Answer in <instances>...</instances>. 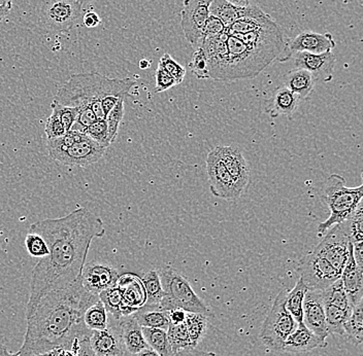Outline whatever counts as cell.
I'll list each match as a JSON object with an SVG mask.
<instances>
[{"label": "cell", "instance_id": "6da1fadb", "mask_svg": "<svg viewBox=\"0 0 363 356\" xmlns=\"http://www.w3.org/2000/svg\"><path fill=\"white\" fill-rule=\"evenodd\" d=\"M29 232L44 238L49 255L33 268L26 318L45 294L67 289L81 277L91 243L106 235V228L101 217L79 207L59 219L35 222Z\"/></svg>", "mask_w": 363, "mask_h": 356}, {"label": "cell", "instance_id": "7a4b0ae2", "mask_svg": "<svg viewBox=\"0 0 363 356\" xmlns=\"http://www.w3.org/2000/svg\"><path fill=\"white\" fill-rule=\"evenodd\" d=\"M99 300L97 294L84 289L81 277L67 289L55 290L40 299L27 318L21 356H34L54 349L72 350L77 339L90 337L84 323L86 310Z\"/></svg>", "mask_w": 363, "mask_h": 356}, {"label": "cell", "instance_id": "3957f363", "mask_svg": "<svg viewBox=\"0 0 363 356\" xmlns=\"http://www.w3.org/2000/svg\"><path fill=\"white\" fill-rule=\"evenodd\" d=\"M135 85V79L130 78L111 79L97 72L74 74L58 90L53 103L68 108H90L97 120H106L101 101L108 96L126 98Z\"/></svg>", "mask_w": 363, "mask_h": 356}, {"label": "cell", "instance_id": "277c9868", "mask_svg": "<svg viewBox=\"0 0 363 356\" xmlns=\"http://www.w3.org/2000/svg\"><path fill=\"white\" fill-rule=\"evenodd\" d=\"M363 185L349 188L339 174H331L324 183L322 199L329 209V217L318 226V234L323 236L335 224L347 221L362 201Z\"/></svg>", "mask_w": 363, "mask_h": 356}, {"label": "cell", "instance_id": "5b68a950", "mask_svg": "<svg viewBox=\"0 0 363 356\" xmlns=\"http://www.w3.org/2000/svg\"><path fill=\"white\" fill-rule=\"evenodd\" d=\"M161 285L164 290V297L159 307L170 311L182 309L185 312L201 313L206 316H214L210 308L195 294L188 279L176 270L165 268L161 270Z\"/></svg>", "mask_w": 363, "mask_h": 356}, {"label": "cell", "instance_id": "8992f818", "mask_svg": "<svg viewBox=\"0 0 363 356\" xmlns=\"http://www.w3.org/2000/svg\"><path fill=\"white\" fill-rule=\"evenodd\" d=\"M226 44L228 47V67L225 81L256 78L272 63L271 59L248 47L235 35L229 34Z\"/></svg>", "mask_w": 363, "mask_h": 356}, {"label": "cell", "instance_id": "52a82bcc", "mask_svg": "<svg viewBox=\"0 0 363 356\" xmlns=\"http://www.w3.org/2000/svg\"><path fill=\"white\" fill-rule=\"evenodd\" d=\"M287 292L286 289L279 292L261 328V341L272 350L283 351L286 339L294 332L298 324L286 308Z\"/></svg>", "mask_w": 363, "mask_h": 356}, {"label": "cell", "instance_id": "ba28073f", "mask_svg": "<svg viewBox=\"0 0 363 356\" xmlns=\"http://www.w3.org/2000/svg\"><path fill=\"white\" fill-rule=\"evenodd\" d=\"M82 11V0H42L40 19L51 33H63L76 24Z\"/></svg>", "mask_w": 363, "mask_h": 356}, {"label": "cell", "instance_id": "9c48e42d", "mask_svg": "<svg viewBox=\"0 0 363 356\" xmlns=\"http://www.w3.org/2000/svg\"><path fill=\"white\" fill-rule=\"evenodd\" d=\"M352 246L347 221L335 224L323 235V239L314 249L315 253L323 256L333 267L342 274L346 266Z\"/></svg>", "mask_w": 363, "mask_h": 356}, {"label": "cell", "instance_id": "30bf717a", "mask_svg": "<svg viewBox=\"0 0 363 356\" xmlns=\"http://www.w3.org/2000/svg\"><path fill=\"white\" fill-rule=\"evenodd\" d=\"M297 272L308 289H326L340 278L333 265L314 251L301 258Z\"/></svg>", "mask_w": 363, "mask_h": 356}, {"label": "cell", "instance_id": "8fae6325", "mask_svg": "<svg viewBox=\"0 0 363 356\" xmlns=\"http://www.w3.org/2000/svg\"><path fill=\"white\" fill-rule=\"evenodd\" d=\"M213 0H184L181 27L186 40L193 47H201Z\"/></svg>", "mask_w": 363, "mask_h": 356}, {"label": "cell", "instance_id": "7c38bea8", "mask_svg": "<svg viewBox=\"0 0 363 356\" xmlns=\"http://www.w3.org/2000/svg\"><path fill=\"white\" fill-rule=\"evenodd\" d=\"M106 151V147L93 142L85 134L79 142H74L67 149L50 154V156L67 166L85 168L99 162Z\"/></svg>", "mask_w": 363, "mask_h": 356}, {"label": "cell", "instance_id": "4fadbf2b", "mask_svg": "<svg viewBox=\"0 0 363 356\" xmlns=\"http://www.w3.org/2000/svg\"><path fill=\"white\" fill-rule=\"evenodd\" d=\"M206 172L210 179L211 193L215 197L224 200L233 201L242 196L215 149H212L206 156Z\"/></svg>", "mask_w": 363, "mask_h": 356}, {"label": "cell", "instance_id": "5bb4252c", "mask_svg": "<svg viewBox=\"0 0 363 356\" xmlns=\"http://www.w3.org/2000/svg\"><path fill=\"white\" fill-rule=\"evenodd\" d=\"M303 323L320 339L329 335L324 311L323 290L308 289L303 303Z\"/></svg>", "mask_w": 363, "mask_h": 356}, {"label": "cell", "instance_id": "9a60e30c", "mask_svg": "<svg viewBox=\"0 0 363 356\" xmlns=\"http://www.w3.org/2000/svg\"><path fill=\"white\" fill-rule=\"evenodd\" d=\"M228 31L214 38L203 40L201 47L208 59L210 79L217 81H225L228 67Z\"/></svg>", "mask_w": 363, "mask_h": 356}, {"label": "cell", "instance_id": "2e32d148", "mask_svg": "<svg viewBox=\"0 0 363 356\" xmlns=\"http://www.w3.org/2000/svg\"><path fill=\"white\" fill-rule=\"evenodd\" d=\"M214 149L230 174L238 192L244 194L249 185L250 167L242 151L233 145H219Z\"/></svg>", "mask_w": 363, "mask_h": 356}, {"label": "cell", "instance_id": "e0dca14e", "mask_svg": "<svg viewBox=\"0 0 363 356\" xmlns=\"http://www.w3.org/2000/svg\"><path fill=\"white\" fill-rule=\"evenodd\" d=\"M118 278L119 273L115 268L96 260L85 264L81 275L84 289L97 296L102 290L117 285Z\"/></svg>", "mask_w": 363, "mask_h": 356}, {"label": "cell", "instance_id": "ac0fdd59", "mask_svg": "<svg viewBox=\"0 0 363 356\" xmlns=\"http://www.w3.org/2000/svg\"><path fill=\"white\" fill-rule=\"evenodd\" d=\"M335 58L333 51L322 54H311L298 52L295 54V68H301L310 72L317 81L328 83L333 79L335 70Z\"/></svg>", "mask_w": 363, "mask_h": 356}, {"label": "cell", "instance_id": "d6986e66", "mask_svg": "<svg viewBox=\"0 0 363 356\" xmlns=\"http://www.w3.org/2000/svg\"><path fill=\"white\" fill-rule=\"evenodd\" d=\"M89 345L96 356H126V349L122 341L119 323L113 324L108 321L106 330L92 331Z\"/></svg>", "mask_w": 363, "mask_h": 356}, {"label": "cell", "instance_id": "ffe728a7", "mask_svg": "<svg viewBox=\"0 0 363 356\" xmlns=\"http://www.w3.org/2000/svg\"><path fill=\"white\" fill-rule=\"evenodd\" d=\"M335 44L330 33H317L313 31H303L295 36L294 40L287 45L290 53L306 52L311 54H322L333 51Z\"/></svg>", "mask_w": 363, "mask_h": 356}, {"label": "cell", "instance_id": "44dd1931", "mask_svg": "<svg viewBox=\"0 0 363 356\" xmlns=\"http://www.w3.org/2000/svg\"><path fill=\"white\" fill-rule=\"evenodd\" d=\"M362 271L363 268L356 264L353 255V246H351L346 266L340 274V280L352 308L355 307L360 301H362Z\"/></svg>", "mask_w": 363, "mask_h": 356}, {"label": "cell", "instance_id": "7402d4cb", "mask_svg": "<svg viewBox=\"0 0 363 356\" xmlns=\"http://www.w3.org/2000/svg\"><path fill=\"white\" fill-rule=\"evenodd\" d=\"M301 98L285 86L277 88L269 101H265L264 112L271 117H291L298 108Z\"/></svg>", "mask_w": 363, "mask_h": 356}, {"label": "cell", "instance_id": "603a6c76", "mask_svg": "<svg viewBox=\"0 0 363 356\" xmlns=\"http://www.w3.org/2000/svg\"><path fill=\"white\" fill-rule=\"evenodd\" d=\"M326 346L328 341H323L318 338L303 323H301L297 324L294 332L286 339L283 351L289 353H303L316 348H325Z\"/></svg>", "mask_w": 363, "mask_h": 356}, {"label": "cell", "instance_id": "cb8c5ba5", "mask_svg": "<svg viewBox=\"0 0 363 356\" xmlns=\"http://www.w3.org/2000/svg\"><path fill=\"white\" fill-rule=\"evenodd\" d=\"M274 22L276 21L271 16L261 10L259 6L250 4L247 8H244L242 17L227 28V31L230 35L246 34L253 33L262 27L269 26Z\"/></svg>", "mask_w": 363, "mask_h": 356}, {"label": "cell", "instance_id": "d4e9b609", "mask_svg": "<svg viewBox=\"0 0 363 356\" xmlns=\"http://www.w3.org/2000/svg\"><path fill=\"white\" fill-rule=\"evenodd\" d=\"M118 321H119L122 341L129 355H135L144 349L150 348L143 334L142 326L138 323L133 314L123 316Z\"/></svg>", "mask_w": 363, "mask_h": 356}, {"label": "cell", "instance_id": "484cf974", "mask_svg": "<svg viewBox=\"0 0 363 356\" xmlns=\"http://www.w3.org/2000/svg\"><path fill=\"white\" fill-rule=\"evenodd\" d=\"M118 289L121 292L122 298L127 307L136 310L146 304V292L142 279L133 274H124L119 276L117 281Z\"/></svg>", "mask_w": 363, "mask_h": 356}, {"label": "cell", "instance_id": "4316f807", "mask_svg": "<svg viewBox=\"0 0 363 356\" xmlns=\"http://www.w3.org/2000/svg\"><path fill=\"white\" fill-rule=\"evenodd\" d=\"M133 315L142 328L167 331L170 324L169 311L163 310L159 306H142Z\"/></svg>", "mask_w": 363, "mask_h": 356}, {"label": "cell", "instance_id": "83f0119b", "mask_svg": "<svg viewBox=\"0 0 363 356\" xmlns=\"http://www.w3.org/2000/svg\"><path fill=\"white\" fill-rule=\"evenodd\" d=\"M315 84H316V79L314 76L301 68H294L284 78V86L298 95L301 101L306 99L312 93Z\"/></svg>", "mask_w": 363, "mask_h": 356}, {"label": "cell", "instance_id": "f1b7e54d", "mask_svg": "<svg viewBox=\"0 0 363 356\" xmlns=\"http://www.w3.org/2000/svg\"><path fill=\"white\" fill-rule=\"evenodd\" d=\"M99 298L108 314L112 315L113 321H119L122 317L135 312V310L125 305L121 292L118 289L117 285L102 290L99 294Z\"/></svg>", "mask_w": 363, "mask_h": 356}, {"label": "cell", "instance_id": "f546056e", "mask_svg": "<svg viewBox=\"0 0 363 356\" xmlns=\"http://www.w3.org/2000/svg\"><path fill=\"white\" fill-rule=\"evenodd\" d=\"M360 301L352 310L351 315L344 324V335L353 345L358 346L363 341V308Z\"/></svg>", "mask_w": 363, "mask_h": 356}, {"label": "cell", "instance_id": "4dcf8cb0", "mask_svg": "<svg viewBox=\"0 0 363 356\" xmlns=\"http://www.w3.org/2000/svg\"><path fill=\"white\" fill-rule=\"evenodd\" d=\"M210 15L218 18L226 28H229L244 15V8H238L226 0H213L210 6Z\"/></svg>", "mask_w": 363, "mask_h": 356}, {"label": "cell", "instance_id": "1f68e13d", "mask_svg": "<svg viewBox=\"0 0 363 356\" xmlns=\"http://www.w3.org/2000/svg\"><path fill=\"white\" fill-rule=\"evenodd\" d=\"M306 292L308 287L301 278H299L294 289L290 292L288 290L286 297V308L297 323H303V303Z\"/></svg>", "mask_w": 363, "mask_h": 356}, {"label": "cell", "instance_id": "d6a6232c", "mask_svg": "<svg viewBox=\"0 0 363 356\" xmlns=\"http://www.w3.org/2000/svg\"><path fill=\"white\" fill-rule=\"evenodd\" d=\"M142 330L150 348L153 349L160 356H174L167 331L153 328H142Z\"/></svg>", "mask_w": 363, "mask_h": 356}, {"label": "cell", "instance_id": "836d02e7", "mask_svg": "<svg viewBox=\"0 0 363 356\" xmlns=\"http://www.w3.org/2000/svg\"><path fill=\"white\" fill-rule=\"evenodd\" d=\"M143 285L146 292V304L147 306H159L163 297L164 290L161 285L160 277L156 270L147 272L142 277Z\"/></svg>", "mask_w": 363, "mask_h": 356}, {"label": "cell", "instance_id": "e575fe53", "mask_svg": "<svg viewBox=\"0 0 363 356\" xmlns=\"http://www.w3.org/2000/svg\"><path fill=\"white\" fill-rule=\"evenodd\" d=\"M186 326L192 347H196L203 339L208 330V316L201 313H186Z\"/></svg>", "mask_w": 363, "mask_h": 356}, {"label": "cell", "instance_id": "d590c367", "mask_svg": "<svg viewBox=\"0 0 363 356\" xmlns=\"http://www.w3.org/2000/svg\"><path fill=\"white\" fill-rule=\"evenodd\" d=\"M324 311H325L329 335H344V324L350 316L351 313L344 311L337 306L325 301H324Z\"/></svg>", "mask_w": 363, "mask_h": 356}, {"label": "cell", "instance_id": "8d00e7d4", "mask_svg": "<svg viewBox=\"0 0 363 356\" xmlns=\"http://www.w3.org/2000/svg\"><path fill=\"white\" fill-rule=\"evenodd\" d=\"M108 321V312L99 300L91 305L84 314V323L90 331L106 330Z\"/></svg>", "mask_w": 363, "mask_h": 356}, {"label": "cell", "instance_id": "74e56055", "mask_svg": "<svg viewBox=\"0 0 363 356\" xmlns=\"http://www.w3.org/2000/svg\"><path fill=\"white\" fill-rule=\"evenodd\" d=\"M167 334L174 355L182 350V349L192 347L185 321L179 324L170 323L169 328H167Z\"/></svg>", "mask_w": 363, "mask_h": 356}, {"label": "cell", "instance_id": "f35d334b", "mask_svg": "<svg viewBox=\"0 0 363 356\" xmlns=\"http://www.w3.org/2000/svg\"><path fill=\"white\" fill-rule=\"evenodd\" d=\"M323 298L324 301L337 306V307L344 310V311L351 313L352 310H353L350 303H349L348 297H347L346 292H345L344 287H342L340 278L337 279L328 289H323Z\"/></svg>", "mask_w": 363, "mask_h": 356}, {"label": "cell", "instance_id": "ab89813d", "mask_svg": "<svg viewBox=\"0 0 363 356\" xmlns=\"http://www.w3.org/2000/svg\"><path fill=\"white\" fill-rule=\"evenodd\" d=\"M85 134L93 142L101 145V147H106V149H108L112 144L110 136H108L106 120H97L96 122H93L91 126L88 127Z\"/></svg>", "mask_w": 363, "mask_h": 356}, {"label": "cell", "instance_id": "60d3db41", "mask_svg": "<svg viewBox=\"0 0 363 356\" xmlns=\"http://www.w3.org/2000/svg\"><path fill=\"white\" fill-rule=\"evenodd\" d=\"M27 253L33 258H43L49 255V247L44 238L36 233L29 232L25 238Z\"/></svg>", "mask_w": 363, "mask_h": 356}, {"label": "cell", "instance_id": "b9f144b4", "mask_svg": "<svg viewBox=\"0 0 363 356\" xmlns=\"http://www.w3.org/2000/svg\"><path fill=\"white\" fill-rule=\"evenodd\" d=\"M124 101L120 99L115 108L111 110L110 113L106 115V122H108V136H110L111 142H115L117 138L118 132H119L120 124L124 117Z\"/></svg>", "mask_w": 363, "mask_h": 356}, {"label": "cell", "instance_id": "7bdbcfd3", "mask_svg": "<svg viewBox=\"0 0 363 356\" xmlns=\"http://www.w3.org/2000/svg\"><path fill=\"white\" fill-rule=\"evenodd\" d=\"M158 67L164 69L174 79L177 85H180V84L183 83L186 76L185 67H182L180 63L174 60L169 54H164V55L161 57Z\"/></svg>", "mask_w": 363, "mask_h": 356}, {"label": "cell", "instance_id": "ee69618b", "mask_svg": "<svg viewBox=\"0 0 363 356\" xmlns=\"http://www.w3.org/2000/svg\"><path fill=\"white\" fill-rule=\"evenodd\" d=\"M189 67L192 74L199 79H210V72H208V59L206 53L201 47H199L192 55L191 61L189 62Z\"/></svg>", "mask_w": 363, "mask_h": 356}, {"label": "cell", "instance_id": "f6af8a7d", "mask_svg": "<svg viewBox=\"0 0 363 356\" xmlns=\"http://www.w3.org/2000/svg\"><path fill=\"white\" fill-rule=\"evenodd\" d=\"M52 110L58 113L59 119L62 122L67 132L69 131L72 129V125L76 122L77 117H78L79 108H68V106L52 103Z\"/></svg>", "mask_w": 363, "mask_h": 356}, {"label": "cell", "instance_id": "bcb514c9", "mask_svg": "<svg viewBox=\"0 0 363 356\" xmlns=\"http://www.w3.org/2000/svg\"><path fill=\"white\" fill-rule=\"evenodd\" d=\"M45 133L48 139H54V138L61 137L67 133L62 122L59 119L58 113L52 112V115L48 117L45 125Z\"/></svg>", "mask_w": 363, "mask_h": 356}, {"label": "cell", "instance_id": "7dc6e473", "mask_svg": "<svg viewBox=\"0 0 363 356\" xmlns=\"http://www.w3.org/2000/svg\"><path fill=\"white\" fill-rule=\"evenodd\" d=\"M226 30L227 28L223 23L214 16L210 15L208 21H206V27H204L203 40L218 38V36L226 33Z\"/></svg>", "mask_w": 363, "mask_h": 356}, {"label": "cell", "instance_id": "c3c4849f", "mask_svg": "<svg viewBox=\"0 0 363 356\" xmlns=\"http://www.w3.org/2000/svg\"><path fill=\"white\" fill-rule=\"evenodd\" d=\"M176 85L174 79L164 69L158 67L155 72V93L165 92Z\"/></svg>", "mask_w": 363, "mask_h": 356}, {"label": "cell", "instance_id": "681fc988", "mask_svg": "<svg viewBox=\"0 0 363 356\" xmlns=\"http://www.w3.org/2000/svg\"><path fill=\"white\" fill-rule=\"evenodd\" d=\"M89 338L87 339H77L72 347V356H96L93 353L89 345Z\"/></svg>", "mask_w": 363, "mask_h": 356}, {"label": "cell", "instance_id": "f907efd6", "mask_svg": "<svg viewBox=\"0 0 363 356\" xmlns=\"http://www.w3.org/2000/svg\"><path fill=\"white\" fill-rule=\"evenodd\" d=\"M83 23L87 28H96L97 26L101 24V19L99 13L95 11H87L84 15Z\"/></svg>", "mask_w": 363, "mask_h": 356}, {"label": "cell", "instance_id": "816d5d0a", "mask_svg": "<svg viewBox=\"0 0 363 356\" xmlns=\"http://www.w3.org/2000/svg\"><path fill=\"white\" fill-rule=\"evenodd\" d=\"M174 356H216L214 352H206V351L197 350V349L189 347V348L182 349Z\"/></svg>", "mask_w": 363, "mask_h": 356}, {"label": "cell", "instance_id": "f5cc1de1", "mask_svg": "<svg viewBox=\"0 0 363 356\" xmlns=\"http://www.w3.org/2000/svg\"><path fill=\"white\" fill-rule=\"evenodd\" d=\"M186 313L182 309H174L169 311V321L170 323L179 324L184 323L186 318Z\"/></svg>", "mask_w": 363, "mask_h": 356}, {"label": "cell", "instance_id": "db71d44e", "mask_svg": "<svg viewBox=\"0 0 363 356\" xmlns=\"http://www.w3.org/2000/svg\"><path fill=\"white\" fill-rule=\"evenodd\" d=\"M11 8H13V0H8L4 4H0V22L6 19Z\"/></svg>", "mask_w": 363, "mask_h": 356}, {"label": "cell", "instance_id": "11a10c76", "mask_svg": "<svg viewBox=\"0 0 363 356\" xmlns=\"http://www.w3.org/2000/svg\"><path fill=\"white\" fill-rule=\"evenodd\" d=\"M34 356H72V351L67 350V349L58 348L49 351V352L42 353V355Z\"/></svg>", "mask_w": 363, "mask_h": 356}, {"label": "cell", "instance_id": "9f6ffc18", "mask_svg": "<svg viewBox=\"0 0 363 356\" xmlns=\"http://www.w3.org/2000/svg\"><path fill=\"white\" fill-rule=\"evenodd\" d=\"M226 1L238 8H247L250 6V0H226Z\"/></svg>", "mask_w": 363, "mask_h": 356}, {"label": "cell", "instance_id": "6f0895ef", "mask_svg": "<svg viewBox=\"0 0 363 356\" xmlns=\"http://www.w3.org/2000/svg\"><path fill=\"white\" fill-rule=\"evenodd\" d=\"M129 356H160L158 355L156 351H154L153 349L147 348L144 349V350L140 351V352L135 353V355H129Z\"/></svg>", "mask_w": 363, "mask_h": 356}, {"label": "cell", "instance_id": "680465c9", "mask_svg": "<svg viewBox=\"0 0 363 356\" xmlns=\"http://www.w3.org/2000/svg\"><path fill=\"white\" fill-rule=\"evenodd\" d=\"M0 356H21L19 352L11 353L6 346L0 345Z\"/></svg>", "mask_w": 363, "mask_h": 356}, {"label": "cell", "instance_id": "91938a15", "mask_svg": "<svg viewBox=\"0 0 363 356\" xmlns=\"http://www.w3.org/2000/svg\"><path fill=\"white\" fill-rule=\"evenodd\" d=\"M151 65V62L149 60H146V59H143V60L140 61V69H147Z\"/></svg>", "mask_w": 363, "mask_h": 356}, {"label": "cell", "instance_id": "94428289", "mask_svg": "<svg viewBox=\"0 0 363 356\" xmlns=\"http://www.w3.org/2000/svg\"><path fill=\"white\" fill-rule=\"evenodd\" d=\"M6 1H8V0H0V4H4Z\"/></svg>", "mask_w": 363, "mask_h": 356}, {"label": "cell", "instance_id": "6125c7cd", "mask_svg": "<svg viewBox=\"0 0 363 356\" xmlns=\"http://www.w3.org/2000/svg\"><path fill=\"white\" fill-rule=\"evenodd\" d=\"M82 1H93V0H82Z\"/></svg>", "mask_w": 363, "mask_h": 356}]
</instances>
